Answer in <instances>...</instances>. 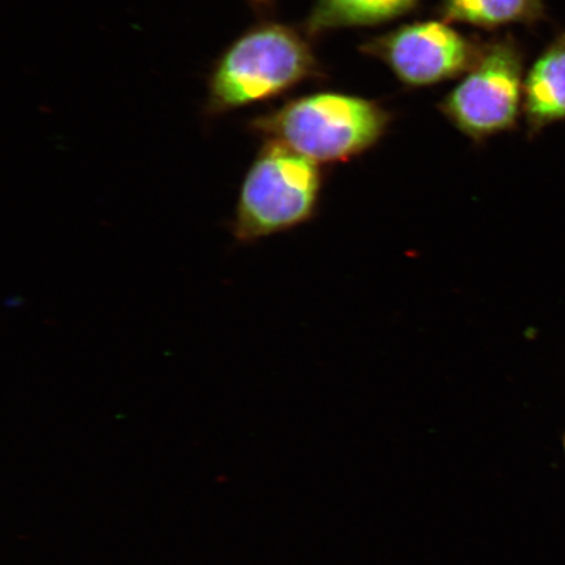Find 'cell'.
Segmentation results:
<instances>
[{
  "mask_svg": "<svg viewBox=\"0 0 565 565\" xmlns=\"http://www.w3.org/2000/svg\"><path fill=\"white\" fill-rule=\"evenodd\" d=\"M312 49L281 24H259L218 56L209 79L210 117L267 100L317 74Z\"/></svg>",
  "mask_w": 565,
  "mask_h": 565,
  "instance_id": "obj_1",
  "label": "cell"
},
{
  "mask_svg": "<svg viewBox=\"0 0 565 565\" xmlns=\"http://www.w3.org/2000/svg\"><path fill=\"white\" fill-rule=\"evenodd\" d=\"M391 116L376 103L341 94L296 98L257 117L250 129L324 164L359 157L384 136Z\"/></svg>",
  "mask_w": 565,
  "mask_h": 565,
  "instance_id": "obj_2",
  "label": "cell"
},
{
  "mask_svg": "<svg viewBox=\"0 0 565 565\" xmlns=\"http://www.w3.org/2000/svg\"><path fill=\"white\" fill-rule=\"evenodd\" d=\"M277 140H266L239 190L232 233L239 243L294 230L316 215L321 169Z\"/></svg>",
  "mask_w": 565,
  "mask_h": 565,
  "instance_id": "obj_3",
  "label": "cell"
},
{
  "mask_svg": "<svg viewBox=\"0 0 565 565\" xmlns=\"http://www.w3.org/2000/svg\"><path fill=\"white\" fill-rule=\"evenodd\" d=\"M524 84V54L518 42L492 41L440 109L466 137L482 141L518 125Z\"/></svg>",
  "mask_w": 565,
  "mask_h": 565,
  "instance_id": "obj_4",
  "label": "cell"
},
{
  "mask_svg": "<svg viewBox=\"0 0 565 565\" xmlns=\"http://www.w3.org/2000/svg\"><path fill=\"white\" fill-rule=\"evenodd\" d=\"M483 46L441 21H424L374 39L363 52L384 61L401 82L422 87L468 73Z\"/></svg>",
  "mask_w": 565,
  "mask_h": 565,
  "instance_id": "obj_5",
  "label": "cell"
},
{
  "mask_svg": "<svg viewBox=\"0 0 565 565\" xmlns=\"http://www.w3.org/2000/svg\"><path fill=\"white\" fill-rule=\"evenodd\" d=\"M522 113L529 137L565 121V32L556 35L529 70Z\"/></svg>",
  "mask_w": 565,
  "mask_h": 565,
  "instance_id": "obj_6",
  "label": "cell"
},
{
  "mask_svg": "<svg viewBox=\"0 0 565 565\" xmlns=\"http://www.w3.org/2000/svg\"><path fill=\"white\" fill-rule=\"evenodd\" d=\"M416 3L418 0H317L307 20V32L384 23L404 15Z\"/></svg>",
  "mask_w": 565,
  "mask_h": 565,
  "instance_id": "obj_7",
  "label": "cell"
},
{
  "mask_svg": "<svg viewBox=\"0 0 565 565\" xmlns=\"http://www.w3.org/2000/svg\"><path fill=\"white\" fill-rule=\"evenodd\" d=\"M441 15L482 28L535 24L545 19V0H443Z\"/></svg>",
  "mask_w": 565,
  "mask_h": 565,
  "instance_id": "obj_8",
  "label": "cell"
},
{
  "mask_svg": "<svg viewBox=\"0 0 565 565\" xmlns=\"http://www.w3.org/2000/svg\"><path fill=\"white\" fill-rule=\"evenodd\" d=\"M249 2L257 11H264L270 9L274 0H249Z\"/></svg>",
  "mask_w": 565,
  "mask_h": 565,
  "instance_id": "obj_9",
  "label": "cell"
},
{
  "mask_svg": "<svg viewBox=\"0 0 565 565\" xmlns=\"http://www.w3.org/2000/svg\"><path fill=\"white\" fill-rule=\"evenodd\" d=\"M563 443H564V451H565V435H564V440H563Z\"/></svg>",
  "mask_w": 565,
  "mask_h": 565,
  "instance_id": "obj_10",
  "label": "cell"
}]
</instances>
